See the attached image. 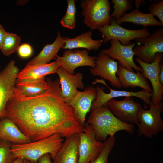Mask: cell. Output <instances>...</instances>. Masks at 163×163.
Masks as SVG:
<instances>
[{
  "label": "cell",
  "instance_id": "ffe728a7",
  "mask_svg": "<svg viewBox=\"0 0 163 163\" xmlns=\"http://www.w3.org/2000/svg\"><path fill=\"white\" fill-rule=\"evenodd\" d=\"M0 139L6 140L15 145L32 142L12 120L6 117L0 118Z\"/></svg>",
  "mask_w": 163,
  "mask_h": 163
},
{
  "label": "cell",
  "instance_id": "603a6c76",
  "mask_svg": "<svg viewBox=\"0 0 163 163\" xmlns=\"http://www.w3.org/2000/svg\"><path fill=\"white\" fill-rule=\"evenodd\" d=\"M116 21L119 25L124 22H130L137 25L143 26L145 28L150 26H163L160 21L155 19L151 14L142 13L138 9L136 8L129 13L125 12Z\"/></svg>",
  "mask_w": 163,
  "mask_h": 163
},
{
  "label": "cell",
  "instance_id": "4fadbf2b",
  "mask_svg": "<svg viewBox=\"0 0 163 163\" xmlns=\"http://www.w3.org/2000/svg\"><path fill=\"white\" fill-rule=\"evenodd\" d=\"M162 53H158L155 55L154 61L151 63H145L137 58L136 62L142 69L143 76L150 81L152 89L151 101L154 104L162 101L163 100V85L160 82L159 74V64L162 57Z\"/></svg>",
  "mask_w": 163,
  "mask_h": 163
},
{
  "label": "cell",
  "instance_id": "7c38bea8",
  "mask_svg": "<svg viewBox=\"0 0 163 163\" xmlns=\"http://www.w3.org/2000/svg\"><path fill=\"white\" fill-rule=\"evenodd\" d=\"M96 58V56H90L88 51L85 49L66 50L62 56L57 55L55 59L60 67L73 75L77 67L85 66L94 67Z\"/></svg>",
  "mask_w": 163,
  "mask_h": 163
},
{
  "label": "cell",
  "instance_id": "9c48e42d",
  "mask_svg": "<svg viewBox=\"0 0 163 163\" xmlns=\"http://www.w3.org/2000/svg\"><path fill=\"white\" fill-rule=\"evenodd\" d=\"M78 135L77 163H90L100 152L103 143L96 139L93 129L87 122Z\"/></svg>",
  "mask_w": 163,
  "mask_h": 163
},
{
  "label": "cell",
  "instance_id": "f35d334b",
  "mask_svg": "<svg viewBox=\"0 0 163 163\" xmlns=\"http://www.w3.org/2000/svg\"></svg>",
  "mask_w": 163,
  "mask_h": 163
},
{
  "label": "cell",
  "instance_id": "8d00e7d4",
  "mask_svg": "<svg viewBox=\"0 0 163 163\" xmlns=\"http://www.w3.org/2000/svg\"><path fill=\"white\" fill-rule=\"evenodd\" d=\"M24 159L21 157L16 158L13 163H24Z\"/></svg>",
  "mask_w": 163,
  "mask_h": 163
},
{
  "label": "cell",
  "instance_id": "5bb4252c",
  "mask_svg": "<svg viewBox=\"0 0 163 163\" xmlns=\"http://www.w3.org/2000/svg\"><path fill=\"white\" fill-rule=\"evenodd\" d=\"M110 44V48L103 50L102 52L111 58L118 60L119 64L128 70L134 72V69L142 72V68L136 65L133 61L135 54L133 49L135 45L134 43L130 42L128 45L124 46L118 40H112Z\"/></svg>",
  "mask_w": 163,
  "mask_h": 163
},
{
  "label": "cell",
  "instance_id": "9a60e30c",
  "mask_svg": "<svg viewBox=\"0 0 163 163\" xmlns=\"http://www.w3.org/2000/svg\"><path fill=\"white\" fill-rule=\"evenodd\" d=\"M118 65L117 61L101 51L96 57L95 67L91 68L90 71L92 75L107 80L113 86L120 88L122 87L117 75Z\"/></svg>",
  "mask_w": 163,
  "mask_h": 163
},
{
  "label": "cell",
  "instance_id": "30bf717a",
  "mask_svg": "<svg viewBox=\"0 0 163 163\" xmlns=\"http://www.w3.org/2000/svg\"><path fill=\"white\" fill-rule=\"evenodd\" d=\"M107 105L110 111L121 121L132 125L138 123V115L141 105L135 101L133 97H125L121 101L112 99Z\"/></svg>",
  "mask_w": 163,
  "mask_h": 163
},
{
  "label": "cell",
  "instance_id": "ac0fdd59",
  "mask_svg": "<svg viewBox=\"0 0 163 163\" xmlns=\"http://www.w3.org/2000/svg\"><path fill=\"white\" fill-rule=\"evenodd\" d=\"M117 75L122 87L124 88L138 87L149 92H152L147 79L139 71L134 73L119 63Z\"/></svg>",
  "mask_w": 163,
  "mask_h": 163
},
{
  "label": "cell",
  "instance_id": "e575fe53",
  "mask_svg": "<svg viewBox=\"0 0 163 163\" xmlns=\"http://www.w3.org/2000/svg\"><path fill=\"white\" fill-rule=\"evenodd\" d=\"M160 70L159 74V80L160 83L163 85V64L161 60L159 64Z\"/></svg>",
  "mask_w": 163,
  "mask_h": 163
},
{
  "label": "cell",
  "instance_id": "8fae6325",
  "mask_svg": "<svg viewBox=\"0 0 163 163\" xmlns=\"http://www.w3.org/2000/svg\"><path fill=\"white\" fill-rule=\"evenodd\" d=\"M15 63L14 60H11L0 72V118L4 117L6 104L16 86L19 70Z\"/></svg>",
  "mask_w": 163,
  "mask_h": 163
},
{
  "label": "cell",
  "instance_id": "74e56055",
  "mask_svg": "<svg viewBox=\"0 0 163 163\" xmlns=\"http://www.w3.org/2000/svg\"><path fill=\"white\" fill-rule=\"evenodd\" d=\"M23 162L24 163H32L30 161L24 159Z\"/></svg>",
  "mask_w": 163,
  "mask_h": 163
},
{
  "label": "cell",
  "instance_id": "f546056e",
  "mask_svg": "<svg viewBox=\"0 0 163 163\" xmlns=\"http://www.w3.org/2000/svg\"><path fill=\"white\" fill-rule=\"evenodd\" d=\"M10 142L0 139V163H13L16 158L11 150Z\"/></svg>",
  "mask_w": 163,
  "mask_h": 163
},
{
  "label": "cell",
  "instance_id": "836d02e7",
  "mask_svg": "<svg viewBox=\"0 0 163 163\" xmlns=\"http://www.w3.org/2000/svg\"><path fill=\"white\" fill-rule=\"evenodd\" d=\"M6 32L4 27L0 24V49H1Z\"/></svg>",
  "mask_w": 163,
  "mask_h": 163
},
{
  "label": "cell",
  "instance_id": "ba28073f",
  "mask_svg": "<svg viewBox=\"0 0 163 163\" xmlns=\"http://www.w3.org/2000/svg\"><path fill=\"white\" fill-rule=\"evenodd\" d=\"M104 84L110 90L109 93H106L104 91L105 87L97 86L96 88V96L95 99L93 102L91 110L106 105L111 99L121 97H136L142 100L146 104L150 105L151 101L152 93L142 90L137 92L129 91H118L112 89L107 84L104 80L96 78L92 82L93 85L97 83Z\"/></svg>",
  "mask_w": 163,
  "mask_h": 163
},
{
  "label": "cell",
  "instance_id": "4dcf8cb0",
  "mask_svg": "<svg viewBox=\"0 0 163 163\" xmlns=\"http://www.w3.org/2000/svg\"><path fill=\"white\" fill-rule=\"evenodd\" d=\"M148 9L149 13L153 16L157 17L163 25V0L151 3L149 5Z\"/></svg>",
  "mask_w": 163,
  "mask_h": 163
},
{
  "label": "cell",
  "instance_id": "277c9868",
  "mask_svg": "<svg viewBox=\"0 0 163 163\" xmlns=\"http://www.w3.org/2000/svg\"><path fill=\"white\" fill-rule=\"evenodd\" d=\"M83 23L92 30L110 25L112 18L110 15V3L108 0H84L82 1Z\"/></svg>",
  "mask_w": 163,
  "mask_h": 163
},
{
  "label": "cell",
  "instance_id": "5b68a950",
  "mask_svg": "<svg viewBox=\"0 0 163 163\" xmlns=\"http://www.w3.org/2000/svg\"><path fill=\"white\" fill-rule=\"evenodd\" d=\"M149 109L145 110L141 107L138 115V135L151 138L163 130V122L161 115L163 110V103L156 104L151 102Z\"/></svg>",
  "mask_w": 163,
  "mask_h": 163
},
{
  "label": "cell",
  "instance_id": "cb8c5ba5",
  "mask_svg": "<svg viewBox=\"0 0 163 163\" xmlns=\"http://www.w3.org/2000/svg\"><path fill=\"white\" fill-rule=\"evenodd\" d=\"M65 42L59 32L56 39L52 44L46 45L38 55L30 60L27 65L46 64L55 59L60 49L63 47Z\"/></svg>",
  "mask_w": 163,
  "mask_h": 163
},
{
  "label": "cell",
  "instance_id": "f1b7e54d",
  "mask_svg": "<svg viewBox=\"0 0 163 163\" xmlns=\"http://www.w3.org/2000/svg\"><path fill=\"white\" fill-rule=\"evenodd\" d=\"M133 0H112L114 4L113 10L110 15L116 21L121 17L126 11L131 9Z\"/></svg>",
  "mask_w": 163,
  "mask_h": 163
},
{
  "label": "cell",
  "instance_id": "d590c367",
  "mask_svg": "<svg viewBox=\"0 0 163 163\" xmlns=\"http://www.w3.org/2000/svg\"><path fill=\"white\" fill-rule=\"evenodd\" d=\"M145 2L143 0H135V5L136 9H138L141 5Z\"/></svg>",
  "mask_w": 163,
  "mask_h": 163
},
{
  "label": "cell",
  "instance_id": "1f68e13d",
  "mask_svg": "<svg viewBox=\"0 0 163 163\" xmlns=\"http://www.w3.org/2000/svg\"><path fill=\"white\" fill-rule=\"evenodd\" d=\"M19 56L22 58L30 56L33 53L31 46L28 43H24L19 46L17 50Z\"/></svg>",
  "mask_w": 163,
  "mask_h": 163
},
{
  "label": "cell",
  "instance_id": "4316f807",
  "mask_svg": "<svg viewBox=\"0 0 163 163\" xmlns=\"http://www.w3.org/2000/svg\"><path fill=\"white\" fill-rule=\"evenodd\" d=\"M75 0H67V8L64 16L62 18L60 23L63 27L73 29L75 27L76 8Z\"/></svg>",
  "mask_w": 163,
  "mask_h": 163
},
{
  "label": "cell",
  "instance_id": "484cf974",
  "mask_svg": "<svg viewBox=\"0 0 163 163\" xmlns=\"http://www.w3.org/2000/svg\"><path fill=\"white\" fill-rule=\"evenodd\" d=\"M20 37L15 34L7 32L1 48L2 53L9 56L17 51L19 46Z\"/></svg>",
  "mask_w": 163,
  "mask_h": 163
},
{
  "label": "cell",
  "instance_id": "8992f818",
  "mask_svg": "<svg viewBox=\"0 0 163 163\" xmlns=\"http://www.w3.org/2000/svg\"><path fill=\"white\" fill-rule=\"evenodd\" d=\"M135 40L137 44L133 49L135 56L145 63L152 62L157 53L163 52V28L155 30L149 36Z\"/></svg>",
  "mask_w": 163,
  "mask_h": 163
},
{
  "label": "cell",
  "instance_id": "3957f363",
  "mask_svg": "<svg viewBox=\"0 0 163 163\" xmlns=\"http://www.w3.org/2000/svg\"><path fill=\"white\" fill-rule=\"evenodd\" d=\"M63 138L59 134H55L46 138L28 143L12 144L11 150L14 157L22 158L32 163H37L43 155L49 154L53 159L61 146Z\"/></svg>",
  "mask_w": 163,
  "mask_h": 163
},
{
  "label": "cell",
  "instance_id": "83f0119b",
  "mask_svg": "<svg viewBox=\"0 0 163 163\" xmlns=\"http://www.w3.org/2000/svg\"><path fill=\"white\" fill-rule=\"evenodd\" d=\"M115 142L114 135L109 136L108 138L103 143L101 149L97 156L90 163H109V156Z\"/></svg>",
  "mask_w": 163,
  "mask_h": 163
},
{
  "label": "cell",
  "instance_id": "2e32d148",
  "mask_svg": "<svg viewBox=\"0 0 163 163\" xmlns=\"http://www.w3.org/2000/svg\"><path fill=\"white\" fill-rule=\"evenodd\" d=\"M56 73L59 78L62 99L68 104L78 91L77 88L82 89L84 88L82 74L78 72L72 75L60 67L57 69Z\"/></svg>",
  "mask_w": 163,
  "mask_h": 163
},
{
  "label": "cell",
  "instance_id": "7402d4cb",
  "mask_svg": "<svg viewBox=\"0 0 163 163\" xmlns=\"http://www.w3.org/2000/svg\"><path fill=\"white\" fill-rule=\"evenodd\" d=\"M92 31H88L73 38L63 37L65 44L62 49L72 50L82 48L88 51L98 50L102 45V40H95L92 39Z\"/></svg>",
  "mask_w": 163,
  "mask_h": 163
},
{
  "label": "cell",
  "instance_id": "44dd1931",
  "mask_svg": "<svg viewBox=\"0 0 163 163\" xmlns=\"http://www.w3.org/2000/svg\"><path fill=\"white\" fill-rule=\"evenodd\" d=\"M59 67L56 61L50 63L27 65L18 74V80H34L45 77L46 75L56 73Z\"/></svg>",
  "mask_w": 163,
  "mask_h": 163
},
{
  "label": "cell",
  "instance_id": "d6a6232c",
  "mask_svg": "<svg viewBox=\"0 0 163 163\" xmlns=\"http://www.w3.org/2000/svg\"><path fill=\"white\" fill-rule=\"evenodd\" d=\"M51 158L50 155L49 154H46L38 159L37 163H53Z\"/></svg>",
  "mask_w": 163,
  "mask_h": 163
},
{
  "label": "cell",
  "instance_id": "d4e9b609",
  "mask_svg": "<svg viewBox=\"0 0 163 163\" xmlns=\"http://www.w3.org/2000/svg\"><path fill=\"white\" fill-rule=\"evenodd\" d=\"M45 78V76L34 80L17 79L16 87L25 96H36L43 94L48 88V84Z\"/></svg>",
  "mask_w": 163,
  "mask_h": 163
},
{
  "label": "cell",
  "instance_id": "d6986e66",
  "mask_svg": "<svg viewBox=\"0 0 163 163\" xmlns=\"http://www.w3.org/2000/svg\"><path fill=\"white\" fill-rule=\"evenodd\" d=\"M78 142V134L66 138L53 159V163H77Z\"/></svg>",
  "mask_w": 163,
  "mask_h": 163
},
{
  "label": "cell",
  "instance_id": "e0dca14e",
  "mask_svg": "<svg viewBox=\"0 0 163 163\" xmlns=\"http://www.w3.org/2000/svg\"><path fill=\"white\" fill-rule=\"evenodd\" d=\"M96 96V88L90 87L83 91H78L68 104L73 108L75 117L84 127L86 114L91 110L93 102Z\"/></svg>",
  "mask_w": 163,
  "mask_h": 163
},
{
  "label": "cell",
  "instance_id": "52a82bcc",
  "mask_svg": "<svg viewBox=\"0 0 163 163\" xmlns=\"http://www.w3.org/2000/svg\"><path fill=\"white\" fill-rule=\"evenodd\" d=\"M98 30L104 38L102 39L103 43H106L110 40H116L124 46L129 45L131 40L148 37L151 34L145 28L137 30L125 28L117 24L114 18H112L110 25Z\"/></svg>",
  "mask_w": 163,
  "mask_h": 163
},
{
  "label": "cell",
  "instance_id": "7a4b0ae2",
  "mask_svg": "<svg viewBox=\"0 0 163 163\" xmlns=\"http://www.w3.org/2000/svg\"><path fill=\"white\" fill-rule=\"evenodd\" d=\"M91 111L87 123L93 129L97 141L104 142L108 136L114 135L120 131L130 134L134 133V125L121 121L110 111L107 104Z\"/></svg>",
  "mask_w": 163,
  "mask_h": 163
},
{
  "label": "cell",
  "instance_id": "6da1fadb",
  "mask_svg": "<svg viewBox=\"0 0 163 163\" xmlns=\"http://www.w3.org/2000/svg\"><path fill=\"white\" fill-rule=\"evenodd\" d=\"M46 80L47 90L35 97L24 95L15 87L6 104L4 117L12 120L32 142L55 134L66 138L82 132L84 127L72 108L62 99L59 79Z\"/></svg>",
  "mask_w": 163,
  "mask_h": 163
}]
</instances>
